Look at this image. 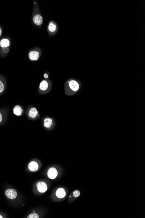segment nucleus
I'll use <instances>...</instances> for the list:
<instances>
[{
	"label": "nucleus",
	"mask_w": 145,
	"mask_h": 218,
	"mask_svg": "<svg viewBox=\"0 0 145 218\" xmlns=\"http://www.w3.org/2000/svg\"><path fill=\"white\" fill-rule=\"evenodd\" d=\"M81 83L78 80L70 78L65 82V94L67 96H73L77 94L81 89Z\"/></svg>",
	"instance_id": "obj_1"
},
{
	"label": "nucleus",
	"mask_w": 145,
	"mask_h": 218,
	"mask_svg": "<svg viewBox=\"0 0 145 218\" xmlns=\"http://www.w3.org/2000/svg\"><path fill=\"white\" fill-rule=\"evenodd\" d=\"M31 21L32 24L37 28H41L42 27L43 18L41 14L39 4L37 1H33V9Z\"/></svg>",
	"instance_id": "obj_2"
},
{
	"label": "nucleus",
	"mask_w": 145,
	"mask_h": 218,
	"mask_svg": "<svg viewBox=\"0 0 145 218\" xmlns=\"http://www.w3.org/2000/svg\"><path fill=\"white\" fill-rule=\"evenodd\" d=\"M11 38L5 36L0 39V56L5 57L8 55L11 47Z\"/></svg>",
	"instance_id": "obj_3"
},
{
	"label": "nucleus",
	"mask_w": 145,
	"mask_h": 218,
	"mask_svg": "<svg viewBox=\"0 0 145 218\" xmlns=\"http://www.w3.org/2000/svg\"><path fill=\"white\" fill-rule=\"evenodd\" d=\"M52 88V82L50 79H43L40 83L37 92L40 94H45L50 92Z\"/></svg>",
	"instance_id": "obj_4"
},
{
	"label": "nucleus",
	"mask_w": 145,
	"mask_h": 218,
	"mask_svg": "<svg viewBox=\"0 0 145 218\" xmlns=\"http://www.w3.org/2000/svg\"><path fill=\"white\" fill-rule=\"evenodd\" d=\"M42 55V51L39 47H35L31 49L28 53V58L31 61H37Z\"/></svg>",
	"instance_id": "obj_5"
},
{
	"label": "nucleus",
	"mask_w": 145,
	"mask_h": 218,
	"mask_svg": "<svg viewBox=\"0 0 145 218\" xmlns=\"http://www.w3.org/2000/svg\"><path fill=\"white\" fill-rule=\"evenodd\" d=\"M26 114L29 119L32 120H35L40 117L39 111L37 108L33 106H29L26 111Z\"/></svg>",
	"instance_id": "obj_6"
},
{
	"label": "nucleus",
	"mask_w": 145,
	"mask_h": 218,
	"mask_svg": "<svg viewBox=\"0 0 145 218\" xmlns=\"http://www.w3.org/2000/svg\"><path fill=\"white\" fill-rule=\"evenodd\" d=\"M48 34L50 37H53L57 34L58 32L59 26L57 23L52 20L48 22L47 28Z\"/></svg>",
	"instance_id": "obj_7"
},
{
	"label": "nucleus",
	"mask_w": 145,
	"mask_h": 218,
	"mask_svg": "<svg viewBox=\"0 0 145 218\" xmlns=\"http://www.w3.org/2000/svg\"><path fill=\"white\" fill-rule=\"evenodd\" d=\"M43 126L47 129H52L54 127V125L55 124L54 119L53 118L46 116L43 118Z\"/></svg>",
	"instance_id": "obj_8"
},
{
	"label": "nucleus",
	"mask_w": 145,
	"mask_h": 218,
	"mask_svg": "<svg viewBox=\"0 0 145 218\" xmlns=\"http://www.w3.org/2000/svg\"><path fill=\"white\" fill-rule=\"evenodd\" d=\"M7 87V81L5 76L0 75V96L4 94Z\"/></svg>",
	"instance_id": "obj_9"
},
{
	"label": "nucleus",
	"mask_w": 145,
	"mask_h": 218,
	"mask_svg": "<svg viewBox=\"0 0 145 218\" xmlns=\"http://www.w3.org/2000/svg\"><path fill=\"white\" fill-rule=\"evenodd\" d=\"M13 112L15 116H20L24 114V109L22 106L17 104L13 107Z\"/></svg>",
	"instance_id": "obj_10"
},
{
	"label": "nucleus",
	"mask_w": 145,
	"mask_h": 218,
	"mask_svg": "<svg viewBox=\"0 0 145 218\" xmlns=\"http://www.w3.org/2000/svg\"><path fill=\"white\" fill-rule=\"evenodd\" d=\"M5 195L7 198L10 200H14L17 197V191L14 189H8L5 191Z\"/></svg>",
	"instance_id": "obj_11"
},
{
	"label": "nucleus",
	"mask_w": 145,
	"mask_h": 218,
	"mask_svg": "<svg viewBox=\"0 0 145 218\" xmlns=\"http://www.w3.org/2000/svg\"><path fill=\"white\" fill-rule=\"evenodd\" d=\"M57 175H58V171L55 168H51L48 170L47 176L50 179H55L56 178Z\"/></svg>",
	"instance_id": "obj_12"
},
{
	"label": "nucleus",
	"mask_w": 145,
	"mask_h": 218,
	"mask_svg": "<svg viewBox=\"0 0 145 218\" xmlns=\"http://www.w3.org/2000/svg\"><path fill=\"white\" fill-rule=\"evenodd\" d=\"M37 190L41 193H44L47 190V186L45 182H41L37 184Z\"/></svg>",
	"instance_id": "obj_13"
},
{
	"label": "nucleus",
	"mask_w": 145,
	"mask_h": 218,
	"mask_svg": "<svg viewBox=\"0 0 145 218\" xmlns=\"http://www.w3.org/2000/svg\"><path fill=\"white\" fill-rule=\"evenodd\" d=\"M8 113L9 108H6L0 109V124L4 121L5 118L8 116Z\"/></svg>",
	"instance_id": "obj_14"
},
{
	"label": "nucleus",
	"mask_w": 145,
	"mask_h": 218,
	"mask_svg": "<svg viewBox=\"0 0 145 218\" xmlns=\"http://www.w3.org/2000/svg\"><path fill=\"white\" fill-rule=\"evenodd\" d=\"M28 168L32 172H36L39 168L38 163L35 161H32L30 163L28 164Z\"/></svg>",
	"instance_id": "obj_15"
},
{
	"label": "nucleus",
	"mask_w": 145,
	"mask_h": 218,
	"mask_svg": "<svg viewBox=\"0 0 145 218\" xmlns=\"http://www.w3.org/2000/svg\"><path fill=\"white\" fill-rule=\"evenodd\" d=\"M56 195L59 199H62L66 196V191L63 188H59L56 192Z\"/></svg>",
	"instance_id": "obj_16"
},
{
	"label": "nucleus",
	"mask_w": 145,
	"mask_h": 218,
	"mask_svg": "<svg viewBox=\"0 0 145 218\" xmlns=\"http://www.w3.org/2000/svg\"><path fill=\"white\" fill-rule=\"evenodd\" d=\"M28 218H39V216L36 213L31 214L27 217Z\"/></svg>",
	"instance_id": "obj_17"
},
{
	"label": "nucleus",
	"mask_w": 145,
	"mask_h": 218,
	"mask_svg": "<svg viewBox=\"0 0 145 218\" xmlns=\"http://www.w3.org/2000/svg\"><path fill=\"white\" fill-rule=\"evenodd\" d=\"M81 195V192L78 190H76L73 192V196L75 198H77Z\"/></svg>",
	"instance_id": "obj_18"
},
{
	"label": "nucleus",
	"mask_w": 145,
	"mask_h": 218,
	"mask_svg": "<svg viewBox=\"0 0 145 218\" xmlns=\"http://www.w3.org/2000/svg\"><path fill=\"white\" fill-rule=\"evenodd\" d=\"M49 77H50V73H49V72H46L43 74V77L45 79H48Z\"/></svg>",
	"instance_id": "obj_19"
},
{
	"label": "nucleus",
	"mask_w": 145,
	"mask_h": 218,
	"mask_svg": "<svg viewBox=\"0 0 145 218\" xmlns=\"http://www.w3.org/2000/svg\"><path fill=\"white\" fill-rule=\"evenodd\" d=\"M2 32H3V29H2V27L0 25V37L2 35Z\"/></svg>",
	"instance_id": "obj_20"
},
{
	"label": "nucleus",
	"mask_w": 145,
	"mask_h": 218,
	"mask_svg": "<svg viewBox=\"0 0 145 218\" xmlns=\"http://www.w3.org/2000/svg\"><path fill=\"white\" fill-rule=\"evenodd\" d=\"M3 217H2V216H1V215H0V218H2Z\"/></svg>",
	"instance_id": "obj_21"
}]
</instances>
